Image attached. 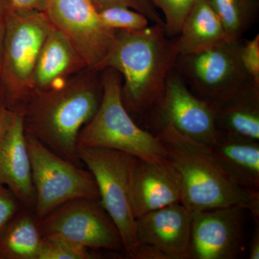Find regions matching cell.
<instances>
[{
	"label": "cell",
	"instance_id": "obj_1",
	"mask_svg": "<svg viewBox=\"0 0 259 259\" xmlns=\"http://www.w3.org/2000/svg\"><path fill=\"white\" fill-rule=\"evenodd\" d=\"M178 47V37H168L157 24L137 31H116L104 69L120 73L124 106L146 127L163 100L167 77L180 55Z\"/></svg>",
	"mask_w": 259,
	"mask_h": 259
},
{
	"label": "cell",
	"instance_id": "obj_2",
	"mask_svg": "<svg viewBox=\"0 0 259 259\" xmlns=\"http://www.w3.org/2000/svg\"><path fill=\"white\" fill-rule=\"evenodd\" d=\"M155 135L180 174L181 203L190 212L241 206L258 223L259 191L244 190L235 183L216 161L210 146L186 137L169 125Z\"/></svg>",
	"mask_w": 259,
	"mask_h": 259
},
{
	"label": "cell",
	"instance_id": "obj_3",
	"mask_svg": "<svg viewBox=\"0 0 259 259\" xmlns=\"http://www.w3.org/2000/svg\"><path fill=\"white\" fill-rule=\"evenodd\" d=\"M101 77L90 75L60 88L29 97L23 114L25 132L61 157L79 166L77 140L102 101Z\"/></svg>",
	"mask_w": 259,
	"mask_h": 259
},
{
	"label": "cell",
	"instance_id": "obj_4",
	"mask_svg": "<svg viewBox=\"0 0 259 259\" xmlns=\"http://www.w3.org/2000/svg\"><path fill=\"white\" fill-rule=\"evenodd\" d=\"M102 71L101 103L93 119L80 131L78 147L109 148L154 162L168 159L157 136L140 127L124 106L120 73L109 67Z\"/></svg>",
	"mask_w": 259,
	"mask_h": 259
},
{
	"label": "cell",
	"instance_id": "obj_5",
	"mask_svg": "<svg viewBox=\"0 0 259 259\" xmlns=\"http://www.w3.org/2000/svg\"><path fill=\"white\" fill-rule=\"evenodd\" d=\"M52 27L44 12L10 7L0 65L5 104L9 108L34 88V69Z\"/></svg>",
	"mask_w": 259,
	"mask_h": 259
},
{
	"label": "cell",
	"instance_id": "obj_6",
	"mask_svg": "<svg viewBox=\"0 0 259 259\" xmlns=\"http://www.w3.org/2000/svg\"><path fill=\"white\" fill-rule=\"evenodd\" d=\"M244 40H226L199 52L179 55L175 69L194 95L220 106L256 83L242 64Z\"/></svg>",
	"mask_w": 259,
	"mask_h": 259
},
{
	"label": "cell",
	"instance_id": "obj_7",
	"mask_svg": "<svg viewBox=\"0 0 259 259\" xmlns=\"http://www.w3.org/2000/svg\"><path fill=\"white\" fill-rule=\"evenodd\" d=\"M77 153L80 161L86 165L95 178L100 204L120 232L123 250L135 258L140 245L130 194L135 156L109 148L84 146H79Z\"/></svg>",
	"mask_w": 259,
	"mask_h": 259
},
{
	"label": "cell",
	"instance_id": "obj_8",
	"mask_svg": "<svg viewBox=\"0 0 259 259\" xmlns=\"http://www.w3.org/2000/svg\"><path fill=\"white\" fill-rule=\"evenodd\" d=\"M32 182L35 189L34 210L40 221L54 209L72 199L100 201V192L93 175L61 157L25 132Z\"/></svg>",
	"mask_w": 259,
	"mask_h": 259
},
{
	"label": "cell",
	"instance_id": "obj_9",
	"mask_svg": "<svg viewBox=\"0 0 259 259\" xmlns=\"http://www.w3.org/2000/svg\"><path fill=\"white\" fill-rule=\"evenodd\" d=\"M44 13L67 38L86 67L104 69L117 30L102 23L94 0H49Z\"/></svg>",
	"mask_w": 259,
	"mask_h": 259
},
{
	"label": "cell",
	"instance_id": "obj_10",
	"mask_svg": "<svg viewBox=\"0 0 259 259\" xmlns=\"http://www.w3.org/2000/svg\"><path fill=\"white\" fill-rule=\"evenodd\" d=\"M42 236H56L87 248L123 250L120 232L95 199H72L38 221Z\"/></svg>",
	"mask_w": 259,
	"mask_h": 259
},
{
	"label": "cell",
	"instance_id": "obj_11",
	"mask_svg": "<svg viewBox=\"0 0 259 259\" xmlns=\"http://www.w3.org/2000/svg\"><path fill=\"white\" fill-rule=\"evenodd\" d=\"M216 107L194 95L174 69L166 79V90L148 128L158 132L171 125L196 142L212 146L221 133L215 125Z\"/></svg>",
	"mask_w": 259,
	"mask_h": 259
},
{
	"label": "cell",
	"instance_id": "obj_12",
	"mask_svg": "<svg viewBox=\"0 0 259 259\" xmlns=\"http://www.w3.org/2000/svg\"><path fill=\"white\" fill-rule=\"evenodd\" d=\"M241 206L192 212L187 259H235L243 246Z\"/></svg>",
	"mask_w": 259,
	"mask_h": 259
},
{
	"label": "cell",
	"instance_id": "obj_13",
	"mask_svg": "<svg viewBox=\"0 0 259 259\" xmlns=\"http://www.w3.org/2000/svg\"><path fill=\"white\" fill-rule=\"evenodd\" d=\"M130 194L136 219L151 211L180 203V174L168 159L154 162L135 157Z\"/></svg>",
	"mask_w": 259,
	"mask_h": 259
},
{
	"label": "cell",
	"instance_id": "obj_14",
	"mask_svg": "<svg viewBox=\"0 0 259 259\" xmlns=\"http://www.w3.org/2000/svg\"><path fill=\"white\" fill-rule=\"evenodd\" d=\"M192 223V213L183 204H171L137 218L136 237L165 259H187Z\"/></svg>",
	"mask_w": 259,
	"mask_h": 259
},
{
	"label": "cell",
	"instance_id": "obj_15",
	"mask_svg": "<svg viewBox=\"0 0 259 259\" xmlns=\"http://www.w3.org/2000/svg\"><path fill=\"white\" fill-rule=\"evenodd\" d=\"M0 185L11 190L25 207L34 209L35 189L21 110H13L0 142Z\"/></svg>",
	"mask_w": 259,
	"mask_h": 259
},
{
	"label": "cell",
	"instance_id": "obj_16",
	"mask_svg": "<svg viewBox=\"0 0 259 259\" xmlns=\"http://www.w3.org/2000/svg\"><path fill=\"white\" fill-rule=\"evenodd\" d=\"M210 148L235 183L244 190L259 191V141L221 133Z\"/></svg>",
	"mask_w": 259,
	"mask_h": 259
},
{
	"label": "cell",
	"instance_id": "obj_17",
	"mask_svg": "<svg viewBox=\"0 0 259 259\" xmlns=\"http://www.w3.org/2000/svg\"><path fill=\"white\" fill-rule=\"evenodd\" d=\"M215 125L222 134L259 141V83L216 107Z\"/></svg>",
	"mask_w": 259,
	"mask_h": 259
},
{
	"label": "cell",
	"instance_id": "obj_18",
	"mask_svg": "<svg viewBox=\"0 0 259 259\" xmlns=\"http://www.w3.org/2000/svg\"><path fill=\"white\" fill-rule=\"evenodd\" d=\"M177 37L180 55L199 52L228 40L223 24L209 0L197 2Z\"/></svg>",
	"mask_w": 259,
	"mask_h": 259
},
{
	"label": "cell",
	"instance_id": "obj_19",
	"mask_svg": "<svg viewBox=\"0 0 259 259\" xmlns=\"http://www.w3.org/2000/svg\"><path fill=\"white\" fill-rule=\"evenodd\" d=\"M81 65L85 66L67 38L52 27L35 64L34 88H49L56 80L70 74Z\"/></svg>",
	"mask_w": 259,
	"mask_h": 259
},
{
	"label": "cell",
	"instance_id": "obj_20",
	"mask_svg": "<svg viewBox=\"0 0 259 259\" xmlns=\"http://www.w3.org/2000/svg\"><path fill=\"white\" fill-rule=\"evenodd\" d=\"M42 238L36 217L19 211L0 237V258L37 259Z\"/></svg>",
	"mask_w": 259,
	"mask_h": 259
},
{
	"label": "cell",
	"instance_id": "obj_21",
	"mask_svg": "<svg viewBox=\"0 0 259 259\" xmlns=\"http://www.w3.org/2000/svg\"><path fill=\"white\" fill-rule=\"evenodd\" d=\"M224 28L227 40L243 38L256 22L259 0H209Z\"/></svg>",
	"mask_w": 259,
	"mask_h": 259
},
{
	"label": "cell",
	"instance_id": "obj_22",
	"mask_svg": "<svg viewBox=\"0 0 259 259\" xmlns=\"http://www.w3.org/2000/svg\"><path fill=\"white\" fill-rule=\"evenodd\" d=\"M100 20L108 28L115 30H144L149 20L144 14L125 6H112L99 10Z\"/></svg>",
	"mask_w": 259,
	"mask_h": 259
},
{
	"label": "cell",
	"instance_id": "obj_23",
	"mask_svg": "<svg viewBox=\"0 0 259 259\" xmlns=\"http://www.w3.org/2000/svg\"><path fill=\"white\" fill-rule=\"evenodd\" d=\"M89 248L56 236H42L37 259H90Z\"/></svg>",
	"mask_w": 259,
	"mask_h": 259
},
{
	"label": "cell",
	"instance_id": "obj_24",
	"mask_svg": "<svg viewBox=\"0 0 259 259\" xmlns=\"http://www.w3.org/2000/svg\"><path fill=\"white\" fill-rule=\"evenodd\" d=\"M164 15V30L168 37H177L190 10L199 0H149Z\"/></svg>",
	"mask_w": 259,
	"mask_h": 259
},
{
	"label": "cell",
	"instance_id": "obj_25",
	"mask_svg": "<svg viewBox=\"0 0 259 259\" xmlns=\"http://www.w3.org/2000/svg\"><path fill=\"white\" fill-rule=\"evenodd\" d=\"M100 10L112 6H125L142 13L153 24L164 27V21L149 0H94Z\"/></svg>",
	"mask_w": 259,
	"mask_h": 259
},
{
	"label": "cell",
	"instance_id": "obj_26",
	"mask_svg": "<svg viewBox=\"0 0 259 259\" xmlns=\"http://www.w3.org/2000/svg\"><path fill=\"white\" fill-rule=\"evenodd\" d=\"M20 203L11 190L0 185V237L20 211Z\"/></svg>",
	"mask_w": 259,
	"mask_h": 259
},
{
	"label": "cell",
	"instance_id": "obj_27",
	"mask_svg": "<svg viewBox=\"0 0 259 259\" xmlns=\"http://www.w3.org/2000/svg\"><path fill=\"white\" fill-rule=\"evenodd\" d=\"M241 58L243 67L253 81L259 83V35L250 40H244Z\"/></svg>",
	"mask_w": 259,
	"mask_h": 259
},
{
	"label": "cell",
	"instance_id": "obj_28",
	"mask_svg": "<svg viewBox=\"0 0 259 259\" xmlns=\"http://www.w3.org/2000/svg\"><path fill=\"white\" fill-rule=\"evenodd\" d=\"M49 0H8L15 10H37L44 12Z\"/></svg>",
	"mask_w": 259,
	"mask_h": 259
},
{
	"label": "cell",
	"instance_id": "obj_29",
	"mask_svg": "<svg viewBox=\"0 0 259 259\" xmlns=\"http://www.w3.org/2000/svg\"><path fill=\"white\" fill-rule=\"evenodd\" d=\"M10 5L8 0H0V65L3 56V45L5 32H6L7 22Z\"/></svg>",
	"mask_w": 259,
	"mask_h": 259
},
{
	"label": "cell",
	"instance_id": "obj_30",
	"mask_svg": "<svg viewBox=\"0 0 259 259\" xmlns=\"http://www.w3.org/2000/svg\"><path fill=\"white\" fill-rule=\"evenodd\" d=\"M13 113V110H10L9 107L5 105V102L0 99V142L4 136L5 131L8 128Z\"/></svg>",
	"mask_w": 259,
	"mask_h": 259
},
{
	"label": "cell",
	"instance_id": "obj_31",
	"mask_svg": "<svg viewBox=\"0 0 259 259\" xmlns=\"http://www.w3.org/2000/svg\"><path fill=\"white\" fill-rule=\"evenodd\" d=\"M249 256L250 259L259 258V227L257 225L254 233L252 236L249 244Z\"/></svg>",
	"mask_w": 259,
	"mask_h": 259
}]
</instances>
